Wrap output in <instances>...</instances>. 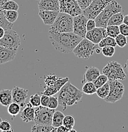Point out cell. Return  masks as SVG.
I'll return each mask as SVG.
<instances>
[{
	"label": "cell",
	"mask_w": 128,
	"mask_h": 132,
	"mask_svg": "<svg viewBox=\"0 0 128 132\" xmlns=\"http://www.w3.org/2000/svg\"><path fill=\"white\" fill-rule=\"evenodd\" d=\"M124 69H126V75L128 76V59L127 60V61L126 62V63H125Z\"/></svg>",
	"instance_id": "bcb514c9"
},
{
	"label": "cell",
	"mask_w": 128,
	"mask_h": 132,
	"mask_svg": "<svg viewBox=\"0 0 128 132\" xmlns=\"http://www.w3.org/2000/svg\"><path fill=\"white\" fill-rule=\"evenodd\" d=\"M112 0H93L83 13L88 19H95Z\"/></svg>",
	"instance_id": "9c48e42d"
},
{
	"label": "cell",
	"mask_w": 128,
	"mask_h": 132,
	"mask_svg": "<svg viewBox=\"0 0 128 132\" xmlns=\"http://www.w3.org/2000/svg\"><path fill=\"white\" fill-rule=\"evenodd\" d=\"M12 92L13 102L19 104L21 107V109L24 108L26 105V100L27 98L28 90H26L20 86H16L13 87Z\"/></svg>",
	"instance_id": "5bb4252c"
},
{
	"label": "cell",
	"mask_w": 128,
	"mask_h": 132,
	"mask_svg": "<svg viewBox=\"0 0 128 132\" xmlns=\"http://www.w3.org/2000/svg\"><path fill=\"white\" fill-rule=\"evenodd\" d=\"M106 29L108 36L112 38H115L120 34L119 26H107Z\"/></svg>",
	"instance_id": "4dcf8cb0"
},
{
	"label": "cell",
	"mask_w": 128,
	"mask_h": 132,
	"mask_svg": "<svg viewBox=\"0 0 128 132\" xmlns=\"http://www.w3.org/2000/svg\"><path fill=\"white\" fill-rule=\"evenodd\" d=\"M5 34V29L4 27H3L2 26H0V39L3 38Z\"/></svg>",
	"instance_id": "f6af8a7d"
},
{
	"label": "cell",
	"mask_w": 128,
	"mask_h": 132,
	"mask_svg": "<svg viewBox=\"0 0 128 132\" xmlns=\"http://www.w3.org/2000/svg\"><path fill=\"white\" fill-rule=\"evenodd\" d=\"M83 92L77 88L70 81L67 82L62 87L58 94L59 105L63 107V111L69 106H72L81 101L83 97Z\"/></svg>",
	"instance_id": "7a4b0ae2"
},
{
	"label": "cell",
	"mask_w": 128,
	"mask_h": 132,
	"mask_svg": "<svg viewBox=\"0 0 128 132\" xmlns=\"http://www.w3.org/2000/svg\"><path fill=\"white\" fill-rule=\"evenodd\" d=\"M21 110V107L17 103L12 102L8 106V112L12 117H16L17 114H19Z\"/></svg>",
	"instance_id": "83f0119b"
},
{
	"label": "cell",
	"mask_w": 128,
	"mask_h": 132,
	"mask_svg": "<svg viewBox=\"0 0 128 132\" xmlns=\"http://www.w3.org/2000/svg\"><path fill=\"white\" fill-rule=\"evenodd\" d=\"M110 92L108 95L104 99V101L108 103H115L123 97L124 93V86L119 80L109 81Z\"/></svg>",
	"instance_id": "ba28073f"
},
{
	"label": "cell",
	"mask_w": 128,
	"mask_h": 132,
	"mask_svg": "<svg viewBox=\"0 0 128 132\" xmlns=\"http://www.w3.org/2000/svg\"><path fill=\"white\" fill-rule=\"evenodd\" d=\"M96 27V23L94 19H88L87 22V31H91Z\"/></svg>",
	"instance_id": "b9f144b4"
},
{
	"label": "cell",
	"mask_w": 128,
	"mask_h": 132,
	"mask_svg": "<svg viewBox=\"0 0 128 132\" xmlns=\"http://www.w3.org/2000/svg\"><path fill=\"white\" fill-rule=\"evenodd\" d=\"M69 78L68 77L65 78H59L57 81L54 85L50 86H47L45 87V90L43 92H42V94L46 95L48 96H52L56 94L59 92L61 89L62 88L63 86L67 82L69 81Z\"/></svg>",
	"instance_id": "9a60e30c"
},
{
	"label": "cell",
	"mask_w": 128,
	"mask_h": 132,
	"mask_svg": "<svg viewBox=\"0 0 128 132\" xmlns=\"http://www.w3.org/2000/svg\"><path fill=\"white\" fill-rule=\"evenodd\" d=\"M123 23L127 24L128 26V15L124 16V22Z\"/></svg>",
	"instance_id": "7dc6e473"
},
{
	"label": "cell",
	"mask_w": 128,
	"mask_h": 132,
	"mask_svg": "<svg viewBox=\"0 0 128 132\" xmlns=\"http://www.w3.org/2000/svg\"><path fill=\"white\" fill-rule=\"evenodd\" d=\"M119 29H120V33L122 35L125 36H128V26L127 24H122L119 26Z\"/></svg>",
	"instance_id": "60d3db41"
},
{
	"label": "cell",
	"mask_w": 128,
	"mask_h": 132,
	"mask_svg": "<svg viewBox=\"0 0 128 132\" xmlns=\"http://www.w3.org/2000/svg\"><path fill=\"white\" fill-rule=\"evenodd\" d=\"M103 73L108 78V81L124 80L126 78L122 65L117 61H111L108 62L103 69Z\"/></svg>",
	"instance_id": "5b68a950"
},
{
	"label": "cell",
	"mask_w": 128,
	"mask_h": 132,
	"mask_svg": "<svg viewBox=\"0 0 128 132\" xmlns=\"http://www.w3.org/2000/svg\"><path fill=\"white\" fill-rule=\"evenodd\" d=\"M122 12V7L115 0H112L104 10L94 19L96 27H106L108 26V22L113 15Z\"/></svg>",
	"instance_id": "3957f363"
},
{
	"label": "cell",
	"mask_w": 128,
	"mask_h": 132,
	"mask_svg": "<svg viewBox=\"0 0 128 132\" xmlns=\"http://www.w3.org/2000/svg\"><path fill=\"white\" fill-rule=\"evenodd\" d=\"M110 92V85L108 82L104 84L103 86L97 88L96 90V94L100 98L104 99L108 95Z\"/></svg>",
	"instance_id": "d4e9b609"
},
{
	"label": "cell",
	"mask_w": 128,
	"mask_h": 132,
	"mask_svg": "<svg viewBox=\"0 0 128 132\" xmlns=\"http://www.w3.org/2000/svg\"><path fill=\"white\" fill-rule=\"evenodd\" d=\"M4 10H16L19 9V5L13 0H6L3 5Z\"/></svg>",
	"instance_id": "f546056e"
},
{
	"label": "cell",
	"mask_w": 128,
	"mask_h": 132,
	"mask_svg": "<svg viewBox=\"0 0 128 132\" xmlns=\"http://www.w3.org/2000/svg\"><path fill=\"white\" fill-rule=\"evenodd\" d=\"M107 36H108V34L106 28L96 27L91 31H87L85 38L94 43V44L98 45L99 43Z\"/></svg>",
	"instance_id": "4fadbf2b"
},
{
	"label": "cell",
	"mask_w": 128,
	"mask_h": 132,
	"mask_svg": "<svg viewBox=\"0 0 128 132\" xmlns=\"http://www.w3.org/2000/svg\"><path fill=\"white\" fill-rule=\"evenodd\" d=\"M88 19L83 13L73 16V32L77 35L85 38L87 31V22Z\"/></svg>",
	"instance_id": "7c38bea8"
},
{
	"label": "cell",
	"mask_w": 128,
	"mask_h": 132,
	"mask_svg": "<svg viewBox=\"0 0 128 132\" xmlns=\"http://www.w3.org/2000/svg\"><path fill=\"white\" fill-rule=\"evenodd\" d=\"M0 26H2V27H3V24H2V22H1V21H0Z\"/></svg>",
	"instance_id": "681fc988"
},
{
	"label": "cell",
	"mask_w": 128,
	"mask_h": 132,
	"mask_svg": "<svg viewBox=\"0 0 128 132\" xmlns=\"http://www.w3.org/2000/svg\"><path fill=\"white\" fill-rule=\"evenodd\" d=\"M20 45V38L19 34L12 29L5 30V34L0 39V45L12 50L17 51Z\"/></svg>",
	"instance_id": "52a82bcc"
},
{
	"label": "cell",
	"mask_w": 128,
	"mask_h": 132,
	"mask_svg": "<svg viewBox=\"0 0 128 132\" xmlns=\"http://www.w3.org/2000/svg\"><path fill=\"white\" fill-rule=\"evenodd\" d=\"M97 88L95 86L94 82L87 81L82 86V92L86 95H93L96 93Z\"/></svg>",
	"instance_id": "484cf974"
},
{
	"label": "cell",
	"mask_w": 128,
	"mask_h": 132,
	"mask_svg": "<svg viewBox=\"0 0 128 132\" xmlns=\"http://www.w3.org/2000/svg\"><path fill=\"white\" fill-rule=\"evenodd\" d=\"M2 119H1V118H0V124H1V121H2Z\"/></svg>",
	"instance_id": "f907efd6"
},
{
	"label": "cell",
	"mask_w": 128,
	"mask_h": 132,
	"mask_svg": "<svg viewBox=\"0 0 128 132\" xmlns=\"http://www.w3.org/2000/svg\"><path fill=\"white\" fill-rule=\"evenodd\" d=\"M49 38L56 50L64 53L73 52L83 38L73 32H56L49 31Z\"/></svg>",
	"instance_id": "6da1fadb"
},
{
	"label": "cell",
	"mask_w": 128,
	"mask_h": 132,
	"mask_svg": "<svg viewBox=\"0 0 128 132\" xmlns=\"http://www.w3.org/2000/svg\"><path fill=\"white\" fill-rule=\"evenodd\" d=\"M16 55L17 51L12 50L0 45V65L13 60Z\"/></svg>",
	"instance_id": "e0dca14e"
},
{
	"label": "cell",
	"mask_w": 128,
	"mask_h": 132,
	"mask_svg": "<svg viewBox=\"0 0 128 132\" xmlns=\"http://www.w3.org/2000/svg\"><path fill=\"white\" fill-rule=\"evenodd\" d=\"M75 119H74V118L72 116H65L64 119H63V125H64L66 128L71 130V129L73 128L74 126H75Z\"/></svg>",
	"instance_id": "1f68e13d"
},
{
	"label": "cell",
	"mask_w": 128,
	"mask_h": 132,
	"mask_svg": "<svg viewBox=\"0 0 128 132\" xmlns=\"http://www.w3.org/2000/svg\"><path fill=\"white\" fill-rule=\"evenodd\" d=\"M100 75V71L98 68L94 66L87 67L86 71L84 74V79L82 82H94Z\"/></svg>",
	"instance_id": "ffe728a7"
},
{
	"label": "cell",
	"mask_w": 128,
	"mask_h": 132,
	"mask_svg": "<svg viewBox=\"0 0 128 132\" xmlns=\"http://www.w3.org/2000/svg\"><path fill=\"white\" fill-rule=\"evenodd\" d=\"M29 102L31 103V105L34 107H39L41 105V97L38 94V93H35V94L32 95L29 98Z\"/></svg>",
	"instance_id": "d590c367"
},
{
	"label": "cell",
	"mask_w": 128,
	"mask_h": 132,
	"mask_svg": "<svg viewBox=\"0 0 128 132\" xmlns=\"http://www.w3.org/2000/svg\"><path fill=\"white\" fill-rule=\"evenodd\" d=\"M115 47L112 46H105L102 48L101 52L104 57H111L115 52Z\"/></svg>",
	"instance_id": "e575fe53"
},
{
	"label": "cell",
	"mask_w": 128,
	"mask_h": 132,
	"mask_svg": "<svg viewBox=\"0 0 128 132\" xmlns=\"http://www.w3.org/2000/svg\"><path fill=\"white\" fill-rule=\"evenodd\" d=\"M64 114L60 111H55L52 117V125L55 128H58L63 125V119L64 118Z\"/></svg>",
	"instance_id": "603a6c76"
},
{
	"label": "cell",
	"mask_w": 128,
	"mask_h": 132,
	"mask_svg": "<svg viewBox=\"0 0 128 132\" xmlns=\"http://www.w3.org/2000/svg\"><path fill=\"white\" fill-rule=\"evenodd\" d=\"M77 1L81 9L84 10L89 6V5L91 3L93 0H77Z\"/></svg>",
	"instance_id": "ab89813d"
},
{
	"label": "cell",
	"mask_w": 128,
	"mask_h": 132,
	"mask_svg": "<svg viewBox=\"0 0 128 132\" xmlns=\"http://www.w3.org/2000/svg\"><path fill=\"white\" fill-rule=\"evenodd\" d=\"M38 8L39 10L59 12V0H40Z\"/></svg>",
	"instance_id": "ac0fdd59"
},
{
	"label": "cell",
	"mask_w": 128,
	"mask_h": 132,
	"mask_svg": "<svg viewBox=\"0 0 128 132\" xmlns=\"http://www.w3.org/2000/svg\"><path fill=\"white\" fill-rule=\"evenodd\" d=\"M13 102L12 90L3 89L0 91V104L3 106L8 107Z\"/></svg>",
	"instance_id": "44dd1931"
},
{
	"label": "cell",
	"mask_w": 128,
	"mask_h": 132,
	"mask_svg": "<svg viewBox=\"0 0 128 132\" xmlns=\"http://www.w3.org/2000/svg\"><path fill=\"white\" fill-rule=\"evenodd\" d=\"M0 130L2 131H12L11 124L8 120H3L0 124Z\"/></svg>",
	"instance_id": "74e56055"
},
{
	"label": "cell",
	"mask_w": 128,
	"mask_h": 132,
	"mask_svg": "<svg viewBox=\"0 0 128 132\" xmlns=\"http://www.w3.org/2000/svg\"><path fill=\"white\" fill-rule=\"evenodd\" d=\"M4 14L6 20L12 24H13L17 20L19 16L18 11L16 10H4Z\"/></svg>",
	"instance_id": "f1b7e54d"
},
{
	"label": "cell",
	"mask_w": 128,
	"mask_h": 132,
	"mask_svg": "<svg viewBox=\"0 0 128 132\" xmlns=\"http://www.w3.org/2000/svg\"><path fill=\"white\" fill-rule=\"evenodd\" d=\"M57 128L49 125H35L31 128L32 132H57Z\"/></svg>",
	"instance_id": "7402d4cb"
},
{
	"label": "cell",
	"mask_w": 128,
	"mask_h": 132,
	"mask_svg": "<svg viewBox=\"0 0 128 132\" xmlns=\"http://www.w3.org/2000/svg\"><path fill=\"white\" fill-rule=\"evenodd\" d=\"M115 41H116L117 45L119 46V47L123 48L126 46L127 44V38L125 36L122 35L121 33L115 38Z\"/></svg>",
	"instance_id": "8d00e7d4"
},
{
	"label": "cell",
	"mask_w": 128,
	"mask_h": 132,
	"mask_svg": "<svg viewBox=\"0 0 128 132\" xmlns=\"http://www.w3.org/2000/svg\"><path fill=\"white\" fill-rule=\"evenodd\" d=\"M97 45L92 41L84 38L73 50L74 55L80 59H89L93 55Z\"/></svg>",
	"instance_id": "8992f818"
},
{
	"label": "cell",
	"mask_w": 128,
	"mask_h": 132,
	"mask_svg": "<svg viewBox=\"0 0 128 132\" xmlns=\"http://www.w3.org/2000/svg\"><path fill=\"white\" fill-rule=\"evenodd\" d=\"M49 98H50V96L42 94V96H41V105L43 107H47L48 104H49Z\"/></svg>",
	"instance_id": "7bdbcfd3"
},
{
	"label": "cell",
	"mask_w": 128,
	"mask_h": 132,
	"mask_svg": "<svg viewBox=\"0 0 128 132\" xmlns=\"http://www.w3.org/2000/svg\"><path fill=\"white\" fill-rule=\"evenodd\" d=\"M59 105L58 98L52 95L50 96V98H49V104H48V107L52 109H56Z\"/></svg>",
	"instance_id": "f35d334b"
},
{
	"label": "cell",
	"mask_w": 128,
	"mask_h": 132,
	"mask_svg": "<svg viewBox=\"0 0 128 132\" xmlns=\"http://www.w3.org/2000/svg\"><path fill=\"white\" fill-rule=\"evenodd\" d=\"M59 12L50 10H40L39 15L44 24L47 26H52L58 15Z\"/></svg>",
	"instance_id": "d6986e66"
},
{
	"label": "cell",
	"mask_w": 128,
	"mask_h": 132,
	"mask_svg": "<svg viewBox=\"0 0 128 132\" xmlns=\"http://www.w3.org/2000/svg\"><path fill=\"white\" fill-rule=\"evenodd\" d=\"M105 46H114V47L117 46L115 38L109 36L103 38L102 40L99 43L98 46L102 48L103 47H104Z\"/></svg>",
	"instance_id": "4316f807"
},
{
	"label": "cell",
	"mask_w": 128,
	"mask_h": 132,
	"mask_svg": "<svg viewBox=\"0 0 128 132\" xmlns=\"http://www.w3.org/2000/svg\"><path fill=\"white\" fill-rule=\"evenodd\" d=\"M20 118L24 123H29L33 121L35 118V110L34 107L29 102L22 108L20 111Z\"/></svg>",
	"instance_id": "2e32d148"
},
{
	"label": "cell",
	"mask_w": 128,
	"mask_h": 132,
	"mask_svg": "<svg viewBox=\"0 0 128 132\" xmlns=\"http://www.w3.org/2000/svg\"><path fill=\"white\" fill-rule=\"evenodd\" d=\"M35 110V118L34 123L37 125H52V117L55 112V109L43 107L40 105L34 107Z\"/></svg>",
	"instance_id": "30bf717a"
},
{
	"label": "cell",
	"mask_w": 128,
	"mask_h": 132,
	"mask_svg": "<svg viewBox=\"0 0 128 132\" xmlns=\"http://www.w3.org/2000/svg\"><path fill=\"white\" fill-rule=\"evenodd\" d=\"M59 79V77L55 74H49L48 76H45L44 77V81H45V84H46L47 86H52L56 83L57 79Z\"/></svg>",
	"instance_id": "836d02e7"
},
{
	"label": "cell",
	"mask_w": 128,
	"mask_h": 132,
	"mask_svg": "<svg viewBox=\"0 0 128 132\" xmlns=\"http://www.w3.org/2000/svg\"><path fill=\"white\" fill-rule=\"evenodd\" d=\"M59 1L61 12L68 13L72 16L82 14L83 12L77 0H59Z\"/></svg>",
	"instance_id": "8fae6325"
},
{
	"label": "cell",
	"mask_w": 128,
	"mask_h": 132,
	"mask_svg": "<svg viewBox=\"0 0 128 132\" xmlns=\"http://www.w3.org/2000/svg\"><path fill=\"white\" fill-rule=\"evenodd\" d=\"M108 81V78L105 74H100L97 78H96V80L94 81V83L95 86H96V88H99L100 86H103L104 84L107 83Z\"/></svg>",
	"instance_id": "d6a6232c"
},
{
	"label": "cell",
	"mask_w": 128,
	"mask_h": 132,
	"mask_svg": "<svg viewBox=\"0 0 128 132\" xmlns=\"http://www.w3.org/2000/svg\"><path fill=\"white\" fill-rule=\"evenodd\" d=\"M95 51H96V53H100V52H101V50H100V48H97L96 49V50H95Z\"/></svg>",
	"instance_id": "c3c4849f"
},
{
	"label": "cell",
	"mask_w": 128,
	"mask_h": 132,
	"mask_svg": "<svg viewBox=\"0 0 128 132\" xmlns=\"http://www.w3.org/2000/svg\"><path fill=\"white\" fill-rule=\"evenodd\" d=\"M73 31V16L68 13L59 12L50 31L56 32H69Z\"/></svg>",
	"instance_id": "277c9868"
},
{
	"label": "cell",
	"mask_w": 128,
	"mask_h": 132,
	"mask_svg": "<svg viewBox=\"0 0 128 132\" xmlns=\"http://www.w3.org/2000/svg\"><path fill=\"white\" fill-rule=\"evenodd\" d=\"M124 16L122 12L113 15L108 22V26H120L124 22Z\"/></svg>",
	"instance_id": "cb8c5ba5"
},
{
	"label": "cell",
	"mask_w": 128,
	"mask_h": 132,
	"mask_svg": "<svg viewBox=\"0 0 128 132\" xmlns=\"http://www.w3.org/2000/svg\"><path fill=\"white\" fill-rule=\"evenodd\" d=\"M73 131H77V130H75V129H70L68 128H66V126H64V125H61L59 127L57 128V132H73Z\"/></svg>",
	"instance_id": "ee69618b"
},
{
	"label": "cell",
	"mask_w": 128,
	"mask_h": 132,
	"mask_svg": "<svg viewBox=\"0 0 128 132\" xmlns=\"http://www.w3.org/2000/svg\"><path fill=\"white\" fill-rule=\"evenodd\" d=\"M36 1H40V0H36Z\"/></svg>",
	"instance_id": "816d5d0a"
}]
</instances>
